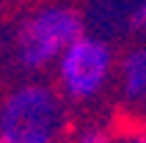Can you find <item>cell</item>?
I'll use <instances>...</instances> for the list:
<instances>
[{
  "label": "cell",
  "mask_w": 146,
  "mask_h": 143,
  "mask_svg": "<svg viewBox=\"0 0 146 143\" xmlns=\"http://www.w3.org/2000/svg\"><path fill=\"white\" fill-rule=\"evenodd\" d=\"M116 64L119 58L105 39L83 33L66 47V52L52 66L55 77L52 85L72 105L97 102L116 80Z\"/></svg>",
  "instance_id": "cell-3"
},
{
  "label": "cell",
  "mask_w": 146,
  "mask_h": 143,
  "mask_svg": "<svg viewBox=\"0 0 146 143\" xmlns=\"http://www.w3.org/2000/svg\"><path fill=\"white\" fill-rule=\"evenodd\" d=\"M116 143H146V129H130L116 138Z\"/></svg>",
  "instance_id": "cell-7"
},
{
  "label": "cell",
  "mask_w": 146,
  "mask_h": 143,
  "mask_svg": "<svg viewBox=\"0 0 146 143\" xmlns=\"http://www.w3.org/2000/svg\"><path fill=\"white\" fill-rule=\"evenodd\" d=\"M116 85L127 105L143 107L146 105V44L127 50L116 64Z\"/></svg>",
  "instance_id": "cell-4"
},
{
  "label": "cell",
  "mask_w": 146,
  "mask_h": 143,
  "mask_svg": "<svg viewBox=\"0 0 146 143\" xmlns=\"http://www.w3.org/2000/svg\"><path fill=\"white\" fill-rule=\"evenodd\" d=\"M66 138V99L55 85L25 80L0 99V143H61Z\"/></svg>",
  "instance_id": "cell-1"
},
{
  "label": "cell",
  "mask_w": 146,
  "mask_h": 143,
  "mask_svg": "<svg viewBox=\"0 0 146 143\" xmlns=\"http://www.w3.org/2000/svg\"><path fill=\"white\" fill-rule=\"evenodd\" d=\"M116 132L108 124H99V121H86V124H77V127L66 135V143H116Z\"/></svg>",
  "instance_id": "cell-5"
},
{
  "label": "cell",
  "mask_w": 146,
  "mask_h": 143,
  "mask_svg": "<svg viewBox=\"0 0 146 143\" xmlns=\"http://www.w3.org/2000/svg\"><path fill=\"white\" fill-rule=\"evenodd\" d=\"M83 17L66 3H47L19 19L11 33V58L25 72H47L74 39L83 36Z\"/></svg>",
  "instance_id": "cell-2"
},
{
  "label": "cell",
  "mask_w": 146,
  "mask_h": 143,
  "mask_svg": "<svg viewBox=\"0 0 146 143\" xmlns=\"http://www.w3.org/2000/svg\"><path fill=\"white\" fill-rule=\"evenodd\" d=\"M132 28L146 36V0L141 3L138 8H135V14H132Z\"/></svg>",
  "instance_id": "cell-6"
}]
</instances>
